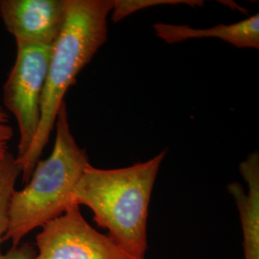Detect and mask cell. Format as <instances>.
<instances>
[{"label": "cell", "mask_w": 259, "mask_h": 259, "mask_svg": "<svg viewBox=\"0 0 259 259\" xmlns=\"http://www.w3.org/2000/svg\"><path fill=\"white\" fill-rule=\"evenodd\" d=\"M239 171L248 185L232 182L227 186L236 204L243 234L244 259H259V155L252 152L240 164Z\"/></svg>", "instance_id": "cell-7"}, {"label": "cell", "mask_w": 259, "mask_h": 259, "mask_svg": "<svg viewBox=\"0 0 259 259\" xmlns=\"http://www.w3.org/2000/svg\"><path fill=\"white\" fill-rule=\"evenodd\" d=\"M112 0H66L62 30L52 46L40 101V122L27 153L18 158L27 184L55 128L65 93L108 37Z\"/></svg>", "instance_id": "cell-2"}, {"label": "cell", "mask_w": 259, "mask_h": 259, "mask_svg": "<svg viewBox=\"0 0 259 259\" xmlns=\"http://www.w3.org/2000/svg\"><path fill=\"white\" fill-rule=\"evenodd\" d=\"M22 170L17 156L12 153L0 158V245L8 231L10 210L13 195L16 191V184Z\"/></svg>", "instance_id": "cell-9"}, {"label": "cell", "mask_w": 259, "mask_h": 259, "mask_svg": "<svg viewBox=\"0 0 259 259\" xmlns=\"http://www.w3.org/2000/svg\"><path fill=\"white\" fill-rule=\"evenodd\" d=\"M37 254V250L30 244L16 246L8 252L0 253V259H33Z\"/></svg>", "instance_id": "cell-12"}, {"label": "cell", "mask_w": 259, "mask_h": 259, "mask_svg": "<svg viewBox=\"0 0 259 259\" xmlns=\"http://www.w3.org/2000/svg\"><path fill=\"white\" fill-rule=\"evenodd\" d=\"M65 15L66 0H0V18L16 45L52 47Z\"/></svg>", "instance_id": "cell-6"}, {"label": "cell", "mask_w": 259, "mask_h": 259, "mask_svg": "<svg viewBox=\"0 0 259 259\" xmlns=\"http://www.w3.org/2000/svg\"><path fill=\"white\" fill-rule=\"evenodd\" d=\"M163 150L145 162L115 169L90 164L73 191V202L88 206L98 227L134 259L148 250L149 206Z\"/></svg>", "instance_id": "cell-1"}, {"label": "cell", "mask_w": 259, "mask_h": 259, "mask_svg": "<svg viewBox=\"0 0 259 259\" xmlns=\"http://www.w3.org/2000/svg\"><path fill=\"white\" fill-rule=\"evenodd\" d=\"M182 3L194 7L196 5L202 6L204 2L196 0H112L111 19L114 22H118L140 10L157 5H177Z\"/></svg>", "instance_id": "cell-10"}, {"label": "cell", "mask_w": 259, "mask_h": 259, "mask_svg": "<svg viewBox=\"0 0 259 259\" xmlns=\"http://www.w3.org/2000/svg\"><path fill=\"white\" fill-rule=\"evenodd\" d=\"M157 37L173 45L191 38H220L237 48H259V15L233 24H219L210 28H192L188 25L156 23Z\"/></svg>", "instance_id": "cell-8"}, {"label": "cell", "mask_w": 259, "mask_h": 259, "mask_svg": "<svg viewBox=\"0 0 259 259\" xmlns=\"http://www.w3.org/2000/svg\"><path fill=\"white\" fill-rule=\"evenodd\" d=\"M14 137V129L10 124L9 115L0 106V158L9 153V143Z\"/></svg>", "instance_id": "cell-11"}, {"label": "cell", "mask_w": 259, "mask_h": 259, "mask_svg": "<svg viewBox=\"0 0 259 259\" xmlns=\"http://www.w3.org/2000/svg\"><path fill=\"white\" fill-rule=\"evenodd\" d=\"M16 46L17 57L3 87V103L18 123L17 157L20 158L27 153L39 126L40 101L52 47Z\"/></svg>", "instance_id": "cell-4"}, {"label": "cell", "mask_w": 259, "mask_h": 259, "mask_svg": "<svg viewBox=\"0 0 259 259\" xmlns=\"http://www.w3.org/2000/svg\"><path fill=\"white\" fill-rule=\"evenodd\" d=\"M41 228L33 259H134L108 234L94 229L78 204Z\"/></svg>", "instance_id": "cell-5"}, {"label": "cell", "mask_w": 259, "mask_h": 259, "mask_svg": "<svg viewBox=\"0 0 259 259\" xmlns=\"http://www.w3.org/2000/svg\"><path fill=\"white\" fill-rule=\"evenodd\" d=\"M53 150L38 160L24 188L13 195L10 224L4 239L14 247L30 232L61 216L74 204L73 191L83 170L89 166L87 151L76 142L68 122L66 105L59 111Z\"/></svg>", "instance_id": "cell-3"}]
</instances>
